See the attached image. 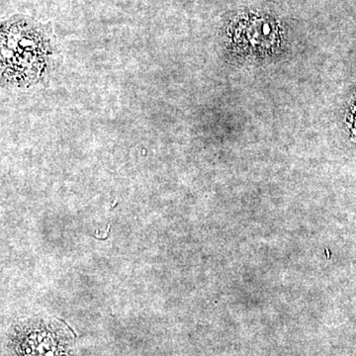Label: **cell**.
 <instances>
[{
    "label": "cell",
    "mask_w": 356,
    "mask_h": 356,
    "mask_svg": "<svg viewBox=\"0 0 356 356\" xmlns=\"http://www.w3.org/2000/svg\"><path fill=\"white\" fill-rule=\"evenodd\" d=\"M13 356H72L67 329L51 321L35 320L19 325L11 337Z\"/></svg>",
    "instance_id": "1"
},
{
    "label": "cell",
    "mask_w": 356,
    "mask_h": 356,
    "mask_svg": "<svg viewBox=\"0 0 356 356\" xmlns=\"http://www.w3.org/2000/svg\"><path fill=\"white\" fill-rule=\"evenodd\" d=\"M353 125H355V132H356V104L355 105V107H353Z\"/></svg>",
    "instance_id": "2"
}]
</instances>
